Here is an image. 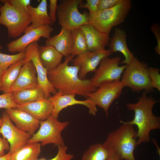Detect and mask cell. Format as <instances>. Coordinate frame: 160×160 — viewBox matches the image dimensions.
I'll return each instance as SVG.
<instances>
[{
	"label": "cell",
	"instance_id": "1",
	"mask_svg": "<svg viewBox=\"0 0 160 160\" xmlns=\"http://www.w3.org/2000/svg\"><path fill=\"white\" fill-rule=\"evenodd\" d=\"M75 56L65 57L64 62L55 68L47 71L48 79L56 90L65 93H73L87 98L97 88L93 87L90 79H81L79 77V67L69 66L68 63Z\"/></svg>",
	"mask_w": 160,
	"mask_h": 160
},
{
	"label": "cell",
	"instance_id": "2",
	"mask_svg": "<svg viewBox=\"0 0 160 160\" xmlns=\"http://www.w3.org/2000/svg\"><path fill=\"white\" fill-rule=\"evenodd\" d=\"M147 94L143 91L136 103L126 105L129 110L135 112L133 119L125 122L137 126V145L149 142L150 132L160 128V117L155 116L153 112L154 105L159 101L152 96H148Z\"/></svg>",
	"mask_w": 160,
	"mask_h": 160
},
{
	"label": "cell",
	"instance_id": "3",
	"mask_svg": "<svg viewBox=\"0 0 160 160\" xmlns=\"http://www.w3.org/2000/svg\"><path fill=\"white\" fill-rule=\"evenodd\" d=\"M122 124L108 134L104 143L111 151L116 153L121 160H135L134 152L137 145V131L133 125L121 120Z\"/></svg>",
	"mask_w": 160,
	"mask_h": 160
},
{
	"label": "cell",
	"instance_id": "4",
	"mask_svg": "<svg viewBox=\"0 0 160 160\" xmlns=\"http://www.w3.org/2000/svg\"><path fill=\"white\" fill-rule=\"evenodd\" d=\"M131 0H120L115 6L97 12L89 14L88 23L100 32L109 34L112 28L123 22L132 7Z\"/></svg>",
	"mask_w": 160,
	"mask_h": 160
},
{
	"label": "cell",
	"instance_id": "5",
	"mask_svg": "<svg viewBox=\"0 0 160 160\" xmlns=\"http://www.w3.org/2000/svg\"><path fill=\"white\" fill-rule=\"evenodd\" d=\"M148 68L135 57L123 73L120 82L123 87H128L135 92L142 90L147 93L153 92L154 90L149 77Z\"/></svg>",
	"mask_w": 160,
	"mask_h": 160
},
{
	"label": "cell",
	"instance_id": "6",
	"mask_svg": "<svg viewBox=\"0 0 160 160\" xmlns=\"http://www.w3.org/2000/svg\"><path fill=\"white\" fill-rule=\"evenodd\" d=\"M1 1L3 5L0 11V25L7 27L9 38L20 37L31 24V16L15 9L7 0Z\"/></svg>",
	"mask_w": 160,
	"mask_h": 160
},
{
	"label": "cell",
	"instance_id": "7",
	"mask_svg": "<svg viewBox=\"0 0 160 160\" xmlns=\"http://www.w3.org/2000/svg\"><path fill=\"white\" fill-rule=\"evenodd\" d=\"M70 124L68 121L61 122L51 115L46 120L40 121L39 129L33 135L28 143L41 142V146L54 144L65 145L61 132Z\"/></svg>",
	"mask_w": 160,
	"mask_h": 160
},
{
	"label": "cell",
	"instance_id": "8",
	"mask_svg": "<svg viewBox=\"0 0 160 160\" xmlns=\"http://www.w3.org/2000/svg\"><path fill=\"white\" fill-rule=\"evenodd\" d=\"M82 0H64L57 6V15L61 29L71 31L88 23L89 13L80 12L78 7Z\"/></svg>",
	"mask_w": 160,
	"mask_h": 160
},
{
	"label": "cell",
	"instance_id": "9",
	"mask_svg": "<svg viewBox=\"0 0 160 160\" xmlns=\"http://www.w3.org/2000/svg\"><path fill=\"white\" fill-rule=\"evenodd\" d=\"M121 57L117 56L113 58L106 57L100 63L93 77L91 79L92 86L98 88L103 84L120 79L121 75L127 66L119 65Z\"/></svg>",
	"mask_w": 160,
	"mask_h": 160
},
{
	"label": "cell",
	"instance_id": "10",
	"mask_svg": "<svg viewBox=\"0 0 160 160\" xmlns=\"http://www.w3.org/2000/svg\"><path fill=\"white\" fill-rule=\"evenodd\" d=\"M123 87L120 79L104 83L88 96V98L96 106L103 109L106 116L112 103L120 96Z\"/></svg>",
	"mask_w": 160,
	"mask_h": 160
},
{
	"label": "cell",
	"instance_id": "11",
	"mask_svg": "<svg viewBox=\"0 0 160 160\" xmlns=\"http://www.w3.org/2000/svg\"><path fill=\"white\" fill-rule=\"evenodd\" d=\"M37 41L29 45L26 48L25 57L23 59L24 63L31 61L36 71L39 86L41 89L44 93L45 98L48 99L51 96V94H55L56 90L49 81L47 75V70L42 65L39 57Z\"/></svg>",
	"mask_w": 160,
	"mask_h": 160
},
{
	"label": "cell",
	"instance_id": "12",
	"mask_svg": "<svg viewBox=\"0 0 160 160\" xmlns=\"http://www.w3.org/2000/svg\"><path fill=\"white\" fill-rule=\"evenodd\" d=\"M1 118L3 121L0 127V134L9 142V152L11 153L28 143L32 135L15 126L5 111L3 112Z\"/></svg>",
	"mask_w": 160,
	"mask_h": 160
},
{
	"label": "cell",
	"instance_id": "13",
	"mask_svg": "<svg viewBox=\"0 0 160 160\" xmlns=\"http://www.w3.org/2000/svg\"><path fill=\"white\" fill-rule=\"evenodd\" d=\"M53 30L51 25L46 24L26 31L23 36L7 44L8 50L14 53L25 51L29 45L37 41L40 38L43 37L47 39L50 38Z\"/></svg>",
	"mask_w": 160,
	"mask_h": 160
},
{
	"label": "cell",
	"instance_id": "14",
	"mask_svg": "<svg viewBox=\"0 0 160 160\" xmlns=\"http://www.w3.org/2000/svg\"><path fill=\"white\" fill-rule=\"evenodd\" d=\"M76 95L73 93H65L61 90H58L56 94L47 99L53 106L51 115L58 119L60 113L63 109L76 104L85 106L88 108L89 114L96 115L97 111L96 106L88 98L84 100H76L75 97Z\"/></svg>",
	"mask_w": 160,
	"mask_h": 160
},
{
	"label": "cell",
	"instance_id": "15",
	"mask_svg": "<svg viewBox=\"0 0 160 160\" xmlns=\"http://www.w3.org/2000/svg\"><path fill=\"white\" fill-rule=\"evenodd\" d=\"M112 53L109 49L93 52L87 51L71 60L73 65L79 67V77L85 79L87 74L95 72L97 66L103 58L109 57Z\"/></svg>",
	"mask_w": 160,
	"mask_h": 160
},
{
	"label": "cell",
	"instance_id": "16",
	"mask_svg": "<svg viewBox=\"0 0 160 160\" xmlns=\"http://www.w3.org/2000/svg\"><path fill=\"white\" fill-rule=\"evenodd\" d=\"M39 87L37 73L33 63L26 62L21 67L17 79L12 85V92Z\"/></svg>",
	"mask_w": 160,
	"mask_h": 160
},
{
	"label": "cell",
	"instance_id": "17",
	"mask_svg": "<svg viewBox=\"0 0 160 160\" xmlns=\"http://www.w3.org/2000/svg\"><path fill=\"white\" fill-rule=\"evenodd\" d=\"M5 111L12 121L22 131L33 135L39 127L40 121L24 111L16 108L7 109Z\"/></svg>",
	"mask_w": 160,
	"mask_h": 160
},
{
	"label": "cell",
	"instance_id": "18",
	"mask_svg": "<svg viewBox=\"0 0 160 160\" xmlns=\"http://www.w3.org/2000/svg\"><path fill=\"white\" fill-rule=\"evenodd\" d=\"M79 28L84 34L88 51L105 49V47L110 39L109 34L99 32L89 23L82 25Z\"/></svg>",
	"mask_w": 160,
	"mask_h": 160
},
{
	"label": "cell",
	"instance_id": "19",
	"mask_svg": "<svg viewBox=\"0 0 160 160\" xmlns=\"http://www.w3.org/2000/svg\"><path fill=\"white\" fill-rule=\"evenodd\" d=\"M17 108L41 121L46 120L51 115L53 106L48 99L44 98L35 102L18 105Z\"/></svg>",
	"mask_w": 160,
	"mask_h": 160
},
{
	"label": "cell",
	"instance_id": "20",
	"mask_svg": "<svg viewBox=\"0 0 160 160\" xmlns=\"http://www.w3.org/2000/svg\"><path fill=\"white\" fill-rule=\"evenodd\" d=\"M127 35L124 30L118 28L115 29L113 35L108 44L112 53L117 52H121L124 60L120 63L129 65L135 58L133 54L129 49L126 41Z\"/></svg>",
	"mask_w": 160,
	"mask_h": 160
},
{
	"label": "cell",
	"instance_id": "21",
	"mask_svg": "<svg viewBox=\"0 0 160 160\" xmlns=\"http://www.w3.org/2000/svg\"><path fill=\"white\" fill-rule=\"evenodd\" d=\"M73 44L71 31L61 29L58 34L47 39L45 44L53 47L66 57L71 55Z\"/></svg>",
	"mask_w": 160,
	"mask_h": 160
},
{
	"label": "cell",
	"instance_id": "22",
	"mask_svg": "<svg viewBox=\"0 0 160 160\" xmlns=\"http://www.w3.org/2000/svg\"><path fill=\"white\" fill-rule=\"evenodd\" d=\"M47 4L46 0H42L37 7H33L30 4L28 6L29 13L31 17V24L24 33L44 25H53V23L48 13Z\"/></svg>",
	"mask_w": 160,
	"mask_h": 160
},
{
	"label": "cell",
	"instance_id": "23",
	"mask_svg": "<svg viewBox=\"0 0 160 160\" xmlns=\"http://www.w3.org/2000/svg\"><path fill=\"white\" fill-rule=\"evenodd\" d=\"M39 59L43 66L48 71L52 70L61 63L63 56L51 46H39Z\"/></svg>",
	"mask_w": 160,
	"mask_h": 160
},
{
	"label": "cell",
	"instance_id": "24",
	"mask_svg": "<svg viewBox=\"0 0 160 160\" xmlns=\"http://www.w3.org/2000/svg\"><path fill=\"white\" fill-rule=\"evenodd\" d=\"M39 143H27L10 154L9 160H36L41 151Z\"/></svg>",
	"mask_w": 160,
	"mask_h": 160
},
{
	"label": "cell",
	"instance_id": "25",
	"mask_svg": "<svg viewBox=\"0 0 160 160\" xmlns=\"http://www.w3.org/2000/svg\"><path fill=\"white\" fill-rule=\"evenodd\" d=\"M12 93L13 100L18 105L30 103L45 98L43 91L39 86L13 92Z\"/></svg>",
	"mask_w": 160,
	"mask_h": 160
},
{
	"label": "cell",
	"instance_id": "26",
	"mask_svg": "<svg viewBox=\"0 0 160 160\" xmlns=\"http://www.w3.org/2000/svg\"><path fill=\"white\" fill-rule=\"evenodd\" d=\"M23 60L13 64L4 71L1 79V86L0 91L3 93L11 92V87L16 80L20 69L24 64Z\"/></svg>",
	"mask_w": 160,
	"mask_h": 160
},
{
	"label": "cell",
	"instance_id": "27",
	"mask_svg": "<svg viewBox=\"0 0 160 160\" xmlns=\"http://www.w3.org/2000/svg\"><path fill=\"white\" fill-rule=\"evenodd\" d=\"M111 152L104 143L93 144L85 152L81 160H105Z\"/></svg>",
	"mask_w": 160,
	"mask_h": 160
},
{
	"label": "cell",
	"instance_id": "28",
	"mask_svg": "<svg viewBox=\"0 0 160 160\" xmlns=\"http://www.w3.org/2000/svg\"><path fill=\"white\" fill-rule=\"evenodd\" d=\"M71 32L73 44L71 55L78 56L87 51L86 39L82 30L79 28L73 29Z\"/></svg>",
	"mask_w": 160,
	"mask_h": 160
},
{
	"label": "cell",
	"instance_id": "29",
	"mask_svg": "<svg viewBox=\"0 0 160 160\" xmlns=\"http://www.w3.org/2000/svg\"><path fill=\"white\" fill-rule=\"evenodd\" d=\"M25 54V51L13 55L3 54L0 51V68L6 70L11 65L23 60Z\"/></svg>",
	"mask_w": 160,
	"mask_h": 160
},
{
	"label": "cell",
	"instance_id": "30",
	"mask_svg": "<svg viewBox=\"0 0 160 160\" xmlns=\"http://www.w3.org/2000/svg\"><path fill=\"white\" fill-rule=\"evenodd\" d=\"M17 105L13 100L12 92L3 93L0 95V108L7 109L16 108Z\"/></svg>",
	"mask_w": 160,
	"mask_h": 160
},
{
	"label": "cell",
	"instance_id": "31",
	"mask_svg": "<svg viewBox=\"0 0 160 160\" xmlns=\"http://www.w3.org/2000/svg\"><path fill=\"white\" fill-rule=\"evenodd\" d=\"M160 69L155 68H148L149 77L152 87L160 91Z\"/></svg>",
	"mask_w": 160,
	"mask_h": 160
},
{
	"label": "cell",
	"instance_id": "32",
	"mask_svg": "<svg viewBox=\"0 0 160 160\" xmlns=\"http://www.w3.org/2000/svg\"><path fill=\"white\" fill-rule=\"evenodd\" d=\"M7 1L11 5L18 10L29 14L28 6L30 4V0H7Z\"/></svg>",
	"mask_w": 160,
	"mask_h": 160
},
{
	"label": "cell",
	"instance_id": "33",
	"mask_svg": "<svg viewBox=\"0 0 160 160\" xmlns=\"http://www.w3.org/2000/svg\"><path fill=\"white\" fill-rule=\"evenodd\" d=\"M100 0H87L85 3L79 5L81 8H86L89 11V15H93L98 12Z\"/></svg>",
	"mask_w": 160,
	"mask_h": 160
},
{
	"label": "cell",
	"instance_id": "34",
	"mask_svg": "<svg viewBox=\"0 0 160 160\" xmlns=\"http://www.w3.org/2000/svg\"><path fill=\"white\" fill-rule=\"evenodd\" d=\"M151 30L153 33L157 42V45L155 48L156 52L160 55V27L157 23L153 24L151 27Z\"/></svg>",
	"mask_w": 160,
	"mask_h": 160
},
{
	"label": "cell",
	"instance_id": "35",
	"mask_svg": "<svg viewBox=\"0 0 160 160\" xmlns=\"http://www.w3.org/2000/svg\"><path fill=\"white\" fill-rule=\"evenodd\" d=\"M120 1V0H100L98 12L110 8L115 6Z\"/></svg>",
	"mask_w": 160,
	"mask_h": 160
},
{
	"label": "cell",
	"instance_id": "36",
	"mask_svg": "<svg viewBox=\"0 0 160 160\" xmlns=\"http://www.w3.org/2000/svg\"><path fill=\"white\" fill-rule=\"evenodd\" d=\"M57 2V0H49V15L53 23L56 20V12L58 6Z\"/></svg>",
	"mask_w": 160,
	"mask_h": 160
},
{
	"label": "cell",
	"instance_id": "37",
	"mask_svg": "<svg viewBox=\"0 0 160 160\" xmlns=\"http://www.w3.org/2000/svg\"><path fill=\"white\" fill-rule=\"evenodd\" d=\"M10 144L8 140L0 137V157L5 155V151L9 150Z\"/></svg>",
	"mask_w": 160,
	"mask_h": 160
},
{
	"label": "cell",
	"instance_id": "38",
	"mask_svg": "<svg viewBox=\"0 0 160 160\" xmlns=\"http://www.w3.org/2000/svg\"><path fill=\"white\" fill-rule=\"evenodd\" d=\"M105 160H121V159L118 154L112 152L109 156Z\"/></svg>",
	"mask_w": 160,
	"mask_h": 160
},
{
	"label": "cell",
	"instance_id": "39",
	"mask_svg": "<svg viewBox=\"0 0 160 160\" xmlns=\"http://www.w3.org/2000/svg\"><path fill=\"white\" fill-rule=\"evenodd\" d=\"M10 153L9 152L8 153L4 156L0 157V160H9L10 155Z\"/></svg>",
	"mask_w": 160,
	"mask_h": 160
},
{
	"label": "cell",
	"instance_id": "40",
	"mask_svg": "<svg viewBox=\"0 0 160 160\" xmlns=\"http://www.w3.org/2000/svg\"><path fill=\"white\" fill-rule=\"evenodd\" d=\"M4 71L0 68V91L1 86V79Z\"/></svg>",
	"mask_w": 160,
	"mask_h": 160
},
{
	"label": "cell",
	"instance_id": "41",
	"mask_svg": "<svg viewBox=\"0 0 160 160\" xmlns=\"http://www.w3.org/2000/svg\"><path fill=\"white\" fill-rule=\"evenodd\" d=\"M57 157L56 155V156L54 158L52 159H49V160L46 159H44V158H41L39 159H36V160H56L57 159Z\"/></svg>",
	"mask_w": 160,
	"mask_h": 160
},
{
	"label": "cell",
	"instance_id": "42",
	"mask_svg": "<svg viewBox=\"0 0 160 160\" xmlns=\"http://www.w3.org/2000/svg\"><path fill=\"white\" fill-rule=\"evenodd\" d=\"M2 118H1L0 119V127L1 126L2 123Z\"/></svg>",
	"mask_w": 160,
	"mask_h": 160
},
{
	"label": "cell",
	"instance_id": "43",
	"mask_svg": "<svg viewBox=\"0 0 160 160\" xmlns=\"http://www.w3.org/2000/svg\"><path fill=\"white\" fill-rule=\"evenodd\" d=\"M3 47L0 44V50L2 49Z\"/></svg>",
	"mask_w": 160,
	"mask_h": 160
},
{
	"label": "cell",
	"instance_id": "44",
	"mask_svg": "<svg viewBox=\"0 0 160 160\" xmlns=\"http://www.w3.org/2000/svg\"><path fill=\"white\" fill-rule=\"evenodd\" d=\"M1 7H2V5L1 4H0V10L1 9Z\"/></svg>",
	"mask_w": 160,
	"mask_h": 160
}]
</instances>
